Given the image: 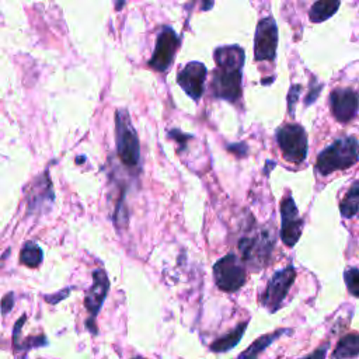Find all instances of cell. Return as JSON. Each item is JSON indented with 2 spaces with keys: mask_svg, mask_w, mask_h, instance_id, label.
<instances>
[{
  "mask_svg": "<svg viewBox=\"0 0 359 359\" xmlns=\"http://www.w3.org/2000/svg\"><path fill=\"white\" fill-rule=\"evenodd\" d=\"M130 359H144V358H142V356H133V358H130Z\"/></svg>",
  "mask_w": 359,
  "mask_h": 359,
  "instance_id": "obj_27",
  "label": "cell"
},
{
  "mask_svg": "<svg viewBox=\"0 0 359 359\" xmlns=\"http://www.w3.org/2000/svg\"><path fill=\"white\" fill-rule=\"evenodd\" d=\"M331 109L337 121L349 122L358 112L359 95L351 88H337L330 95Z\"/></svg>",
  "mask_w": 359,
  "mask_h": 359,
  "instance_id": "obj_13",
  "label": "cell"
},
{
  "mask_svg": "<svg viewBox=\"0 0 359 359\" xmlns=\"http://www.w3.org/2000/svg\"><path fill=\"white\" fill-rule=\"evenodd\" d=\"M115 140H116V154L121 163L129 168L137 167L140 161V144L126 109L116 111Z\"/></svg>",
  "mask_w": 359,
  "mask_h": 359,
  "instance_id": "obj_3",
  "label": "cell"
},
{
  "mask_svg": "<svg viewBox=\"0 0 359 359\" xmlns=\"http://www.w3.org/2000/svg\"><path fill=\"white\" fill-rule=\"evenodd\" d=\"M69 293H70V287H66V289L60 290V293H57V297H56V296H53V294H48V296H45L43 299H45L48 303L55 304V303H59L60 300H63L65 297H67V296H69Z\"/></svg>",
  "mask_w": 359,
  "mask_h": 359,
  "instance_id": "obj_25",
  "label": "cell"
},
{
  "mask_svg": "<svg viewBox=\"0 0 359 359\" xmlns=\"http://www.w3.org/2000/svg\"><path fill=\"white\" fill-rule=\"evenodd\" d=\"M206 79V67L199 62L188 63L177 76L181 88L194 100H199L203 93V83Z\"/></svg>",
  "mask_w": 359,
  "mask_h": 359,
  "instance_id": "obj_14",
  "label": "cell"
},
{
  "mask_svg": "<svg viewBox=\"0 0 359 359\" xmlns=\"http://www.w3.org/2000/svg\"><path fill=\"white\" fill-rule=\"evenodd\" d=\"M213 57L217 67H223V69L241 70L244 65V50L237 45L216 48Z\"/></svg>",
  "mask_w": 359,
  "mask_h": 359,
  "instance_id": "obj_15",
  "label": "cell"
},
{
  "mask_svg": "<svg viewBox=\"0 0 359 359\" xmlns=\"http://www.w3.org/2000/svg\"><path fill=\"white\" fill-rule=\"evenodd\" d=\"M278 45V28L272 17L262 18L255 29L254 55L257 60H271L275 57Z\"/></svg>",
  "mask_w": 359,
  "mask_h": 359,
  "instance_id": "obj_9",
  "label": "cell"
},
{
  "mask_svg": "<svg viewBox=\"0 0 359 359\" xmlns=\"http://www.w3.org/2000/svg\"><path fill=\"white\" fill-rule=\"evenodd\" d=\"M93 283L90 289L86 292L84 296V307L88 311V318H87V328L95 335L97 334V325H95V318L104 304V300L108 294L109 290V279L107 276V272L101 268L93 271Z\"/></svg>",
  "mask_w": 359,
  "mask_h": 359,
  "instance_id": "obj_7",
  "label": "cell"
},
{
  "mask_svg": "<svg viewBox=\"0 0 359 359\" xmlns=\"http://www.w3.org/2000/svg\"><path fill=\"white\" fill-rule=\"evenodd\" d=\"M359 160V142L353 136L337 139L325 147L317 157L316 168L321 175H328L338 170H346Z\"/></svg>",
  "mask_w": 359,
  "mask_h": 359,
  "instance_id": "obj_1",
  "label": "cell"
},
{
  "mask_svg": "<svg viewBox=\"0 0 359 359\" xmlns=\"http://www.w3.org/2000/svg\"><path fill=\"white\" fill-rule=\"evenodd\" d=\"M43 261L42 248L35 241H27L20 252V262L28 268H36Z\"/></svg>",
  "mask_w": 359,
  "mask_h": 359,
  "instance_id": "obj_21",
  "label": "cell"
},
{
  "mask_svg": "<svg viewBox=\"0 0 359 359\" xmlns=\"http://www.w3.org/2000/svg\"><path fill=\"white\" fill-rule=\"evenodd\" d=\"M276 140L285 160L302 163L307 156V135L300 125L287 123L276 130Z\"/></svg>",
  "mask_w": 359,
  "mask_h": 359,
  "instance_id": "obj_5",
  "label": "cell"
},
{
  "mask_svg": "<svg viewBox=\"0 0 359 359\" xmlns=\"http://www.w3.org/2000/svg\"><path fill=\"white\" fill-rule=\"evenodd\" d=\"M280 217H282L280 238L285 245L293 247L302 236L303 220H302L297 206L290 195L285 196L280 202Z\"/></svg>",
  "mask_w": 359,
  "mask_h": 359,
  "instance_id": "obj_8",
  "label": "cell"
},
{
  "mask_svg": "<svg viewBox=\"0 0 359 359\" xmlns=\"http://www.w3.org/2000/svg\"><path fill=\"white\" fill-rule=\"evenodd\" d=\"M339 210L344 217H352L359 212V180L352 184V187L345 194L339 203Z\"/></svg>",
  "mask_w": 359,
  "mask_h": 359,
  "instance_id": "obj_20",
  "label": "cell"
},
{
  "mask_svg": "<svg viewBox=\"0 0 359 359\" xmlns=\"http://www.w3.org/2000/svg\"><path fill=\"white\" fill-rule=\"evenodd\" d=\"M273 247L275 231L272 226H262L254 234L244 236L238 241L241 259L252 271H259L268 264Z\"/></svg>",
  "mask_w": 359,
  "mask_h": 359,
  "instance_id": "obj_2",
  "label": "cell"
},
{
  "mask_svg": "<svg viewBox=\"0 0 359 359\" xmlns=\"http://www.w3.org/2000/svg\"><path fill=\"white\" fill-rule=\"evenodd\" d=\"M55 201V194L52 182L49 180L48 171L35 178L29 185V192H27V212L28 213H43L45 208L50 209Z\"/></svg>",
  "mask_w": 359,
  "mask_h": 359,
  "instance_id": "obj_12",
  "label": "cell"
},
{
  "mask_svg": "<svg viewBox=\"0 0 359 359\" xmlns=\"http://www.w3.org/2000/svg\"><path fill=\"white\" fill-rule=\"evenodd\" d=\"M341 0H317L310 8V20L313 22H323L335 14Z\"/></svg>",
  "mask_w": 359,
  "mask_h": 359,
  "instance_id": "obj_19",
  "label": "cell"
},
{
  "mask_svg": "<svg viewBox=\"0 0 359 359\" xmlns=\"http://www.w3.org/2000/svg\"><path fill=\"white\" fill-rule=\"evenodd\" d=\"M178 43L180 38L177 36L174 29L170 27H164L157 36L156 49L151 59L149 60V66L157 72H165L174 59Z\"/></svg>",
  "mask_w": 359,
  "mask_h": 359,
  "instance_id": "obj_11",
  "label": "cell"
},
{
  "mask_svg": "<svg viewBox=\"0 0 359 359\" xmlns=\"http://www.w3.org/2000/svg\"><path fill=\"white\" fill-rule=\"evenodd\" d=\"M48 341H46V337L45 335H39V337H28L25 339H21L18 341L14 348L17 351H24V352H28L29 349L32 348H36V346H43L46 345Z\"/></svg>",
  "mask_w": 359,
  "mask_h": 359,
  "instance_id": "obj_22",
  "label": "cell"
},
{
  "mask_svg": "<svg viewBox=\"0 0 359 359\" xmlns=\"http://www.w3.org/2000/svg\"><path fill=\"white\" fill-rule=\"evenodd\" d=\"M344 278H345V283H346V286H348V290H349L353 296L359 297V269H358V268H351V269H348V271L345 272Z\"/></svg>",
  "mask_w": 359,
  "mask_h": 359,
  "instance_id": "obj_23",
  "label": "cell"
},
{
  "mask_svg": "<svg viewBox=\"0 0 359 359\" xmlns=\"http://www.w3.org/2000/svg\"><path fill=\"white\" fill-rule=\"evenodd\" d=\"M213 279L223 292L231 293L238 290L247 280L244 261L233 252L222 257L213 265Z\"/></svg>",
  "mask_w": 359,
  "mask_h": 359,
  "instance_id": "obj_4",
  "label": "cell"
},
{
  "mask_svg": "<svg viewBox=\"0 0 359 359\" xmlns=\"http://www.w3.org/2000/svg\"><path fill=\"white\" fill-rule=\"evenodd\" d=\"M247 325H248V321L240 323V324L236 325L230 332H227V334H224L223 337H220V338H217L216 341H213V344L210 345V349H212L213 352H217V353H220V352H227V351L233 349V348L241 341Z\"/></svg>",
  "mask_w": 359,
  "mask_h": 359,
  "instance_id": "obj_17",
  "label": "cell"
},
{
  "mask_svg": "<svg viewBox=\"0 0 359 359\" xmlns=\"http://www.w3.org/2000/svg\"><path fill=\"white\" fill-rule=\"evenodd\" d=\"M296 279V269L292 265L276 271L269 279L265 292L261 296V304L269 311L275 313L280 309L290 286Z\"/></svg>",
  "mask_w": 359,
  "mask_h": 359,
  "instance_id": "obj_6",
  "label": "cell"
},
{
  "mask_svg": "<svg viewBox=\"0 0 359 359\" xmlns=\"http://www.w3.org/2000/svg\"><path fill=\"white\" fill-rule=\"evenodd\" d=\"M356 356H359V334L351 332L339 339L332 352V359H351Z\"/></svg>",
  "mask_w": 359,
  "mask_h": 359,
  "instance_id": "obj_18",
  "label": "cell"
},
{
  "mask_svg": "<svg viewBox=\"0 0 359 359\" xmlns=\"http://www.w3.org/2000/svg\"><path fill=\"white\" fill-rule=\"evenodd\" d=\"M289 330L283 328V330H276L273 332L269 334H264L259 338L254 339L250 346L247 349H244L236 359H257L259 356L261 352H264L275 339H278L280 335H283L285 332H287Z\"/></svg>",
  "mask_w": 359,
  "mask_h": 359,
  "instance_id": "obj_16",
  "label": "cell"
},
{
  "mask_svg": "<svg viewBox=\"0 0 359 359\" xmlns=\"http://www.w3.org/2000/svg\"><path fill=\"white\" fill-rule=\"evenodd\" d=\"M210 88L217 98L237 101L241 95V70L217 67L213 73Z\"/></svg>",
  "mask_w": 359,
  "mask_h": 359,
  "instance_id": "obj_10",
  "label": "cell"
},
{
  "mask_svg": "<svg viewBox=\"0 0 359 359\" xmlns=\"http://www.w3.org/2000/svg\"><path fill=\"white\" fill-rule=\"evenodd\" d=\"M327 348H328V345L325 344V345H323L321 348H318V349H316L310 356H307L306 359H324L325 358V352H327Z\"/></svg>",
  "mask_w": 359,
  "mask_h": 359,
  "instance_id": "obj_26",
  "label": "cell"
},
{
  "mask_svg": "<svg viewBox=\"0 0 359 359\" xmlns=\"http://www.w3.org/2000/svg\"><path fill=\"white\" fill-rule=\"evenodd\" d=\"M14 306V293H6L4 297L1 299V313L6 316Z\"/></svg>",
  "mask_w": 359,
  "mask_h": 359,
  "instance_id": "obj_24",
  "label": "cell"
}]
</instances>
